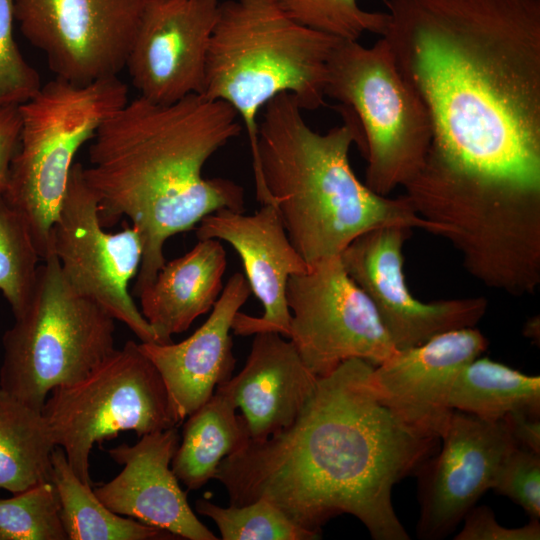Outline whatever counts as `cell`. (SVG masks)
Listing matches in <instances>:
<instances>
[{
  "mask_svg": "<svg viewBox=\"0 0 540 540\" xmlns=\"http://www.w3.org/2000/svg\"><path fill=\"white\" fill-rule=\"evenodd\" d=\"M432 138L420 172L540 188V0H386Z\"/></svg>",
  "mask_w": 540,
  "mask_h": 540,
  "instance_id": "6da1fadb",
  "label": "cell"
},
{
  "mask_svg": "<svg viewBox=\"0 0 540 540\" xmlns=\"http://www.w3.org/2000/svg\"><path fill=\"white\" fill-rule=\"evenodd\" d=\"M373 366L343 362L318 378L291 425L224 458L214 479L230 504L265 499L319 535L330 519L350 514L375 540H408L392 489L415 474L439 439L411 428L377 398L368 384Z\"/></svg>",
  "mask_w": 540,
  "mask_h": 540,
  "instance_id": "7a4b0ae2",
  "label": "cell"
},
{
  "mask_svg": "<svg viewBox=\"0 0 540 540\" xmlns=\"http://www.w3.org/2000/svg\"><path fill=\"white\" fill-rule=\"evenodd\" d=\"M236 111L201 94L159 104L139 96L97 128L83 177L98 199L101 225L128 217L141 235L134 294L165 264L164 246L220 209L244 212V191L224 178H205L208 159L240 135Z\"/></svg>",
  "mask_w": 540,
  "mask_h": 540,
  "instance_id": "3957f363",
  "label": "cell"
},
{
  "mask_svg": "<svg viewBox=\"0 0 540 540\" xmlns=\"http://www.w3.org/2000/svg\"><path fill=\"white\" fill-rule=\"evenodd\" d=\"M296 97L281 93L265 105L258 121L253 165L256 197L273 205L295 249L308 266L340 256L359 235L400 225L436 233L409 198L372 191L355 175L349 151L362 148L354 114L343 106L342 124L325 133L305 121Z\"/></svg>",
  "mask_w": 540,
  "mask_h": 540,
  "instance_id": "277c9868",
  "label": "cell"
},
{
  "mask_svg": "<svg viewBox=\"0 0 540 540\" xmlns=\"http://www.w3.org/2000/svg\"><path fill=\"white\" fill-rule=\"evenodd\" d=\"M340 40L297 23L274 0L220 3L201 95L236 111L252 164L259 110L281 93L294 95L303 110L323 105L328 61Z\"/></svg>",
  "mask_w": 540,
  "mask_h": 540,
  "instance_id": "5b68a950",
  "label": "cell"
},
{
  "mask_svg": "<svg viewBox=\"0 0 540 540\" xmlns=\"http://www.w3.org/2000/svg\"><path fill=\"white\" fill-rule=\"evenodd\" d=\"M416 213L460 253L466 271L511 296L540 284V188L467 178L416 177L405 187Z\"/></svg>",
  "mask_w": 540,
  "mask_h": 540,
  "instance_id": "8992f818",
  "label": "cell"
},
{
  "mask_svg": "<svg viewBox=\"0 0 540 540\" xmlns=\"http://www.w3.org/2000/svg\"><path fill=\"white\" fill-rule=\"evenodd\" d=\"M127 102V85L117 76L87 85L56 77L19 105V144L3 193L24 221L41 260L53 255V229L76 153Z\"/></svg>",
  "mask_w": 540,
  "mask_h": 540,
  "instance_id": "52a82bcc",
  "label": "cell"
},
{
  "mask_svg": "<svg viewBox=\"0 0 540 540\" xmlns=\"http://www.w3.org/2000/svg\"><path fill=\"white\" fill-rule=\"evenodd\" d=\"M42 261L26 308L2 337L0 367V387L39 411L55 387L81 380L115 350V319L71 287L54 254Z\"/></svg>",
  "mask_w": 540,
  "mask_h": 540,
  "instance_id": "ba28073f",
  "label": "cell"
},
{
  "mask_svg": "<svg viewBox=\"0 0 540 540\" xmlns=\"http://www.w3.org/2000/svg\"><path fill=\"white\" fill-rule=\"evenodd\" d=\"M325 97L356 117L367 166L364 183L389 196L423 168L431 145L428 112L397 67L386 40H340L327 66Z\"/></svg>",
  "mask_w": 540,
  "mask_h": 540,
  "instance_id": "9c48e42d",
  "label": "cell"
},
{
  "mask_svg": "<svg viewBox=\"0 0 540 540\" xmlns=\"http://www.w3.org/2000/svg\"><path fill=\"white\" fill-rule=\"evenodd\" d=\"M48 396L41 413L51 437L77 477L91 486L95 444L123 431L141 437L180 424L161 374L131 340L84 378L55 387Z\"/></svg>",
  "mask_w": 540,
  "mask_h": 540,
  "instance_id": "30bf717a",
  "label": "cell"
},
{
  "mask_svg": "<svg viewBox=\"0 0 540 540\" xmlns=\"http://www.w3.org/2000/svg\"><path fill=\"white\" fill-rule=\"evenodd\" d=\"M288 337L317 377L358 358L376 366L397 350L375 307L346 272L340 256L321 260L289 277Z\"/></svg>",
  "mask_w": 540,
  "mask_h": 540,
  "instance_id": "8fae6325",
  "label": "cell"
},
{
  "mask_svg": "<svg viewBox=\"0 0 540 540\" xmlns=\"http://www.w3.org/2000/svg\"><path fill=\"white\" fill-rule=\"evenodd\" d=\"M73 164L53 229L52 248L67 282L81 295L124 323L141 342H158L128 290L139 270L143 243L133 226L115 233L104 230L98 199Z\"/></svg>",
  "mask_w": 540,
  "mask_h": 540,
  "instance_id": "7c38bea8",
  "label": "cell"
},
{
  "mask_svg": "<svg viewBox=\"0 0 540 540\" xmlns=\"http://www.w3.org/2000/svg\"><path fill=\"white\" fill-rule=\"evenodd\" d=\"M145 0H14L24 37L50 70L76 85L117 76L126 62Z\"/></svg>",
  "mask_w": 540,
  "mask_h": 540,
  "instance_id": "4fadbf2b",
  "label": "cell"
},
{
  "mask_svg": "<svg viewBox=\"0 0 540 540\" xmlns=\"http://www.w3.org/2000/svg\"><path fill=\"white\" fill-rule=\"evenodd\" d=\"M412 228L390 225L355 238L340 254L350 278L370 299L396 350L414 347L447 331L475 327L485 315L483 297L423 302L410 292L403 247Z\"/></svg>",
  "mask_w": 540,
  "mask_h": 540,
  "instance_id": "5bb4252c",
  "label": "cell"
},
{
  "mask_svg": "<svg viewBox=\"0 0 540 540\" xmlns=\"http://www.w3.org/2000/svg\"><path fill=\"white\" fill-rule=\"evenodd\" d=\"M440 440L438 455L415 472L420 504L416 530L422 540L449 536L492 489L503 459L517 445L504 419L485 420L455 409Z\"/></svg>",
  "mask_w": 540,
  "mask_h": 540,
  "instance_id": "9a60e30c",
  "label": "cell"
},
{
  "mask_svg": "<svg viewBox=\"0 0 540 540\" xmlns=\"http://www.w3.org/2000/svg\"><path fill=\"white\" fill-rule=\"evenodd\" d=\"M220 0H145L126 67L140 96L174 103L202 94Z\"/></svg>",
  "mask_w": 540,
  "mask_h": 540,
  "instance_id": "2e32d148",
  "label": "cell"
},
{
  "mask_svg": "<svg viewBox=\"0 0 540 540\" xmlns=\"http://www.w3.org/2000/svg\"><path fill=\"white\" fill-rule=\"evenodd\" d=\"M488 346L475 327L447 331L373 366L368 384L404 423L440 439L453 410L449 395L457 374Z\"/></svg>",
  "mask_w": 540,
  "mask_h": 540,
  "instance_id": "e0dca14e",
  "label": "cell"
},
{
  "mask_svg": "<svg viewBox=\"0 0 540 540\" xmlns=\"http://www.w3.org/2000/svg\"><path fill=\"white\" fill-rule=\"evenodd\" d=\"M195 233L198 240H222L234 248L251 292L263 306L259 318L239 311L232 324L234 333L276 332L288 337L291 313L286 301L287 282L309 266L290 241L276 208L262 204L253 214L220 209L205 216Z\"/></svg>",
  "mask_w": 540,
  "mask_h": 540,
  "instance_id": "ac0fdd59",
  "label": "cell"
},
{
  "mask_svg": "<svg viewBox=\"0 0 540 540\" xmlns=\"http://www.w3.org/2000/svg\"><path fill=\"white\" fill-rule=\"evenodd\" d=\"M139 438L134 445L124 443L108 450L123 469L94 489L99 500L116 514L166 530L178 539L217 540L198 520L171 468L179 446L177 426Z\"/></svg>",
  "mask_w": 540,
  "mask_h": 540,
  "instance_id": "d6986e66",
  "label": "cell"
},
{
  "mask_svg": "<svg viewBox=\"0 0 540 540\" xmlns=\"http://www.w3.org/2000/svg\"><path fill=\"white\" fill-rule=\"evenodd\" d=\"M251 293L245 276L236 272L224 285L207 320L188 338L178 343H139L161 374L179 423L231 378L235 357L230 331Z\"/></svg>",
  "mask_w": 540,
  "mask_h": 540,
  "instance_id": "ffe728a7",
  "label": "cell"
},
{
  "mask_svg": "<svg viewBox=\"0 0 540 540\" xmlns=\"http://www.w3.org/2000/svg\"><path fill=\"white\" fill-rule=\"evenodd\" d=\"M317 380L290 340L259 332L242 370L224 384L242 412L250 440L259 442L294 422Z\"/></svg>",
  "mask_w": 540,
  "mask_h": 540,
  "instance_id": "44dd1931",
  "label": "cell"
},
{
  "mask_svg": "<svg viewBox=\"0 0 540 540\" xmlns=\"http://www.w3.org/2000/svg\"><path fill=\"white\" fill-rule=\"evenodd\" d=\"M226 266V251L217 239L198 240L187 253L165 262L137 295L157 343L172 342V335L186 331L213 308L224 287Z\"/></svg>",
  "mask_w": 540,
  "mask_h": 540,
  "instance_id": "7402d4cb",
  "label": "cell"
},
{
  "mask_svg": "<svg viewBox=\"0 0 540 540\" xmlns=\"http://www.w3.org/2000/svg\"><path fill=\"white\" fill-rule=\"evenodd\" d=\"M236 410L232 395L222 383L187 417L171 468L189 490H198L214 478L221 461L250 440L246 423Z\"/></svg>",
  "mask_w": 540,
  "mask_h": 540,
  "instance_id": "603a6c76",
  "label": "cell"
},
{
  "mask_svg": "<svg viewBox=\"0 0 540 540\" xmlns=\"http://www.w3.org/2000/svg\"><path fill=\"white\" fill-rule=\"evenodd\" d=\"M55 447L41 411L0 387V489L16 494L52 480Z\"/></svg>",
  "mask_w": 540,
  "mask_h": 540,
  "instance_id": "cb8c5ba5",
  "label": "cell"
},
{
  "mask_svg": "<svg viewBox=\"0 0 540 540\" xmlns=\"http://www.w3.org/2000/svg\"><path fill=\"white\" fill-rule=\"evenodd\" d=\"M449 407L491 421L515 412L540 416V377L479 356L457 374Z\"/></svg>",
  "mask_w": 540,
  "mask_h": 540,
  "instance_id": "d4e9b609",
  "label": "cell"
},
{
  "mask_svg": "<svg viewBox=\"0 0 540 540\" xmlns=\"http://www.w3.org/2000/svg\"><path fill=\"white\" fill-rule=\"evenodd\" d=\"M51 462L52 482L58 492L68 540L178 539L166 530L125 518L107 508L91 485L77 477L61 447H55Z\"/></svg>",
  "mask_w": 540,
  "mask_h": 540,
  "instance_id": "484cf974",
  "label": "cell"
},
{
  "mask_svg": "<svg viewBox=\"0 0 540 540\" xmlns=\"http://www.w3.org/2000/svg\"><path fill=\"white\" fill-rule=\"evenodd\" d=\"M39 260L24 221L0 190V291L15 318L31 297Z\"/></svg>",
  "mask_w": 540,
  "mask_h": 540,
  "instance_id": "4316f807",
  "label": "cell"
},
{
  "mask_svg": "<svg viewBox=\"0 0 540 540\" xmlns=\"http://www.w3.org/2000/svg\"><path fill=\"white\" fill-rule=\"evenodd\" d=\"M196 511L216 524L223 540H315L321 535L293 523L277 506L265 499L245 505L221 507L198 499Z\"/></svg>",
  "mask_w": 540,
  "mask_h": 540,
  "instance_id": "83f0119b",
  "label": "cell"
},
{
  "mask_svg": "<svg viewBox=\"0 0 540 540\" xmlns=\"http://www.w3.org/2000/svg\"><path fill=\"white\" fill-rule=\"evenodd\" d=\"M60 510L52 480L0 499V540H67Z\"/></svg>",
  "mask_w": 540,
  "mask_h": 540,
  "instance_id": "f1b7e54d",
  "label": "cell"
},
{
  "mask_svg": "<svg viewBox=\"0 0 540 540\" xmlns=\"http://www.w3.org/2000/svg\"><path fill=\"white\" fill-rule=\"evenodd\" d=\"M297 23L341 40H355L364 33L383 35L386 12L362 9L357 0H274Z\"/></svg>",
  "mask_w": 540,
  "mask_h": 540,
  "instance_id": "f546056e",
  "label": "cell"
},
{
  "mask_svg": "<svg viewBox=\"0 0 540 540\" xmlns=\"http://www.w3.org/2000/svg\"><path fill=\"white\" fill-rule=\"evenodd\" d=\"M14 20V0H0V108L27 102L42 86L14 39Z\"/></svg>",
  "mask_w": 540,
  "mask_h": 540,
  "instance_id": "4dcf8cb0",
  "label": "cell"
},
{
  "mask_svg": "<svg viewBox=\"0 0 540 540\" xmlns=\"http://www.w3.org/2000/svg\"><path fill=\"white\" fill-rule=\"evenodd\" d=\"M492 489L540 518V454L515 445L503 459Z\"/></svg>",
  "mask_w": 540,
  "mask_h": 540,
  "instance_id": "1f68e13d",
  "label": "cell"
},
{
  "mask_svg": "<svg viewBox=\"0 0 540 540\" xmlns=\"http://www.w3.org/2000/svg\"><path fill=\"white\" fill-rule=\"evenodd\" d=\"M464 526L455 540H539V520L531 519L522 527L507 528L500 525L491 508L473 506L464 516Z\"/></svg>",
  "mask_w": 540,
  "mask_h": 540,
  "instance_id": "d6a6232c",
  "label": "cell"
},
{
  "mask_svg": "<svg viewBox=\"0 0 540 540\" xmlns=\"http://www.w3.org/2000/svg\"><path fill=\"white\" fill-rule=\"evenodd\" d=\"M21 117L19 106L0 108V190L8 180L11 160L19 144Z\"/></svg>",
  "mask_w": 540,
  "mask_h": 540,
  "instance_id": "836d02e7",
  "label": "cell"
},
{
  "mask_svg": "<svg viewBox=\"0 0 540 540\" xmlns=\"http://www.w3.org/2000/svg\"><path fill=\"white\" fill-rule=\"evenodd\" d=\"M504 420L517 445L540 454L539 416L515 412L507 415Z\"/></svg>",
  "mask_w": 540,
  "mask_h": 540,
  "instance_id": "e575fe53",
  "label": "cell"
},
{
  "mask_svg": "<svg viewBox=\"0 0 540 540\" xmlns=\"http://www.w3.org/2000/svg\"><path fill=\"white\" fill-rule=\"evenodd\" d=\"M540 325H539V318L534 317L527 321L525 327H524V334L528 337L536 341V338L539 342V331H540Z\"/></svg>",
  "mask_w": 540,
  "mask_h": 540,
  "instance_id": "d590c367",
  "label": "cell"
}]
</instances>
